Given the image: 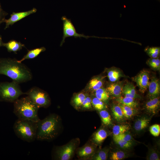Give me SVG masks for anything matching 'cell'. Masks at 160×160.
<instances>
[{
    "label": "cell",
    "instance_id": "obj_30",
    "mask_svg": "<svg viewBox=\"0 0 160 160\" xmlns=\"http://www.w3.org/2000/svg\"><path fill=\"white\" fill-rule=\"evenodd\" d=\"M145 51L151 58H157L160 55V48L158 47H147L145 49Z\"/></svg>",
    "mask_w": 160,
    "mask_h": 160
},
{
    "label": "cell",
    "instance_id": "obj_18",
    "mask_svg": "<svg viewBox=\"0 0 160 160\" xmlns=\"http://www.w3.org/2000/svg\"><path fill=\"white\" fill-rule=\"evenodd\" d=\"M107 136L108 133L104 129L101 128L94 134L92 140L95 143L100 144L103 142Z\"/></svg>",
    "mask_w": 160,
    "mask_h": 160
},
{
    "label": "cell",
    "instance_id": "obj_36",
    "mask_svg": "<svg viewBox=\"0 0 160 160\" xmlns=\"http://www.w3.org/2000/svg\"><path fill=\"white\" fill-rule=\"evenodd\" d=\"M113 137L127 141H131L132 139V137L130 135L125 133L117 136H113Z\"/></svg>",
    "mask_w": 160,
    "mask_h": 160
},
{
    "label": "cell",
    "instance_id": "obj_22",
    "mask_svg": "<svg viewBox=\"0 0 160 160\" xmlns=\"http://www.w3.org/2000/svg\"><path fill=\"white\" fill-rule=\"evenodd\" d=\"M103 84L102 77H97L92 78L90 81L89 88L94 91L102 87Z\"/></svg>",
    "mask_w": 160,
    "mask_h": 160
},
{
    "label": "cell",
    "instance_id": "obj_3",
    "mask_svg": "<svg viewBox=\"0 0 160 160\" xmlns=\"http://www.w3.org/2000/svg\"><path fill=\"white\" fill-rule=\"evenodd\" d=\"M39 108L27 96L14 103L13 112L18 119L37 122L40 120L38 115Z\"/></svg>",
    "mask_w": 160,
    "mask_h": 160
},
{
    "label": "cell",
    "instance_id": "obj_40",
    "mask_svg": "<svg viewBox=\"0 0 160 160\" xmlns=\"http://www.w3.org/2000/svg\"><path fill=\"white\" fill-rule=\"evenodd\" d=\"M3 43L4 42H3L2 40L1 36L0 35V47L3 46Z\"/></svg>",
    "mask_w": 160,
    "mask_h": 160
},
{
    "label": "cell",
    "instance_id": "obj_6",
    "mask_svg": "<svg viewBox=\"0 0 160 160\" xmlns=\"http://www.w3.org/2000/svg\"><path fill=\"white\" fill-rule=\"evenodd\" d=\"M24 94L19 84L15 81L0 83V101L14 103Z\"/></svg>",
    "mask_w": 160,
    "mask_h": 160
},
{
    "label": "cell",
    "instance_id": "obj_24",
    "mask_svg": "<svg viewBox=\"0 0 160 160\" xmlns=\"http://www.w3.org/2000/svg\"><path fill=\"white\" fill-rule=\"evenodd\" d=\"M94 92L95 97L103 102L108 100L110 94L106 89L101 87Z\"/></svg>",
    "mask_w": 160,
    "mask_h": 160
},
{
    "label": "cell",
    "instance_id": "obj_4",
    "mask_svg": "<svg viewBox=\"0 0 160 160\" xmlns=\"http://www.w3.org/2000/svg\"><path fill=\"white\" fill-rule=\"evenodd\" d=\"M37 122L18 119L15 122L13 129L16 135L19 138L28 143L36 139Z\"/></svg>",
    "mask_w": 160,
    "mask_h": 160
},
{
    "label": "cell",
    "instance_id": "obj_9",
    "mask_svg": "<svg viewBox=\"0 0 160 160\" xmlns=\"http://www.w3.org/2000/svg\"><path fill=\"white\" fill-rule=\"evenodd\" d=\"M95 149L93 144L87 142L82 146L78 147L76 153L80 159H90L95 153Z\"/></svg>",
    "mask_w": 160,
    "mask_h": 160
},
{
    "label": "cell",
    "instance_id": "obj_11",
    "mask_svg": "<svg viewBox=\"0 0 160 160\" xmlns=\"http://www.w3.org/2000/svg\"><path fill=\"white\" fill-rule=\"evenodd\" d=\"M37 9L35 8H33L30 10L25 12H13L9 18L8 19H5L4 20V23H5L6 24L4 29L26 17L35 13Z\"/></svg>",
    "mask_w": 160,
    "mask_h": 160
},
{
    "label": "cell",
    "instance_id": "obj_14",
    "mask_svg": "<svg viewBox=\"0 0 160 160\" xmlns=\"http://www.w3.org/2000/svg\"><path fill=\"white\" fill-rule=\"evenodd\" d=\"M6 48L9 52H13L15 54L25 47V45L20 42L15 40H11L8 42L3 44V46Z\"/></svg>",
    "mask_w": 160,
    "mask_h": 160
},
{
    "label": "cell",
    "instance_id": "obj_2",
    "mask_svg": "<svg viewBox=\"0 0 160 160\" xmlns=\"http://www.w3.org/2000/svg\"><path fill=\"white\" fill-rule=\"evenodd\" d=\"M63 129L61 119L58 115L52 113L37 122L36 139L51 141L56 138Z\"/></svg>",
    "mask_w": 160,
    "mask_h": 160
},
{
    "label": "cell",
    "instance_id": "obj_28",
    "mask_svg": "<svg viewBox=\"0 0 160 160\" xmlns=\"http://www.w3.org/2000/svg\"><path fill=\"white\" fill-rule=\"evenodd\" d=\"M129 127L126 125H116L114 126L112 129L113 136H117L125 133L129 129Z\"/></svg>",
    "mask_w": 160,
    "mask_h": 160
},
{
    "label": "cell",
    "instance_id": "obj_16",
    "mask_svg": "<svg viewBox=\"0 0 160 160\" xmlns=\"http://www.w3.org/2000/svg\"><path fill=\"white\" fill-rule=\"evenodd\" d=\"M122 93L124 94L125 97L134 99L139 97L136 93L135 86L130 83H127L123 86Z\"/></svg>",
    "mask_w": 160,
    "mask_h": 160
},
{
    "label": "cell",
    "instance_id": "obj_31",
    "mask_svg": "<svg viewBox=\"0 0 160 160\" xmlns=\"http://www.w3.org/2000/svg\"><path fill=\"white\" fill-rule=\"evenodd\" d=\"M92 103L93 107L99 111L104 109L106 107L103 101L95 97L92 99Z\"/></svg>",
    "mask_w": 160,
    "mask_h": 160
},
{
    "label": "cell",
    "instance_id": "obj_26",
    "mask_svg": "<svg viewBox=\"0 0 160 160\" xmlns=\"http://www.w3.org/2000/svg\"><path fill=\"white\" fill-rule=\"evenodd\" d=\"M99 115L104 125L109 126L112 124L111 116L107 111L105 109L100 111Z\"/></svg>",
    "mask_w": 160,
    "mask_h": 160
},
{
    "label": "cell",
    "instance_id": "obj_37",
    "mask_svg": "<svg viewBox=\"0 0 160 160\" xmlns=\"http://www.w3.org/2000/svg\"><path fill=\"white\" fill-rule=\"evenodd\" d=\"M147 159L150 160H159L160 158L158 153L155 150H151L148 156Z\"/></svg>",
    "mask_w": 160,
    "mask_h": 160
},
{
    "label": "cell",
    "instance_id": "obj_25",
    "mask_svg": "<svg viewBox=\"0 0 160 160\" xmlns=\"http://www.w3.org/2000/svg\"><path fill=\"white\" fill-rule=\"evenodd\" d=\"M111 111L113 117L117 121H120L124 119L122 111L118 105H113Z\"/></svg>",
    "mask_w": 160,
    "mask_h": 160
},
{
    "label": "cell",
    "instance_id": "obj_19",
    "mask_svg": "<svg viewBox=\"0 0 160 160\" xmlns=\"http://www.w3.org/2000/svg\"><path fill=\"white\" fill-rule=\"evenodd\" d=\"M116 100L119 103L135 108L138 105V103L134 98L130 97H121L116 98Z\"/></svg>",
    "mask_w": 160,
    "mask_h": 160
},
{
    "label": "cell",
    "instance_id": "obj_21",
    "mask_svg": "<svg viewBox=\"0 0 160 160\" xmlns=\"http://www.w3.org/2000/svg\"><path fill=\"white\" fill-rule=\"evenodd\" d=\"M86 96L85 94L83 92L77 93L73 96L72 100V103L76 109L78 110L81 107Z\"/></svg>",
    "mask_w": 160,
    "mask_h": 160
},
{
    "label": "cell",
    "instance_id": "obj_8",
    "mask_svg": "<svg viewBox=\"0 0 160 160\" xmlns=\"http://www.w3.org/2000/svg\"><path fill=\"white\" fill-rule=\"evenodd\" d=\"M61 19L63 22V36L60 44V46H61L65 42V39L69 37H73L76 38L83 37L87 39L90 37L107 38L94 36H86L83 34L79 33L77 32L75 28L70 19H68L65 16H62Z\"/></svg>",
    "mask_w": 160,
    "mask_h": 160
},
{
    "label": "cell",
    "instance_id": "obj_29",
    "mask_svg": "<svg viewBox=\"0 0 160 160\" xmlns=\"http://www.w3.org/2000/svg\"><path fill=\"white\" fill-rule=\"evenodd\" d=\"M108 150L104 148L95 153L90 159L95 160H106L108 156Z\"/></svg>",
    "mask_w": 160,
    "mask_h": 160
},
{
    "label": "cell",
    "instance_id": "obj_10",
    "mask_svg": "<svg viewBox=\"0 0 160 160\" xmlns=\"http://www.w3.org/2000/svg\"><path fill=\"white\" fill-rule=\"evenodd\" d=\"M133 80L136 83L140 91L144 93L148 88L149 84V73L146 70H143L133 78Z\"/></svg>",
    "mask_w": 160,
    "mask_h": 160
},
{
    "label": "cell",
    "instance_id": "obj_38",
    "mask_svg": "<svg viewBox=\"0 0 160 160\" xmlns=\"http://www.w3.org/2000/svg\"><path fill=\"white\" fill-rule=\"evenodd\" d=\"M8 14L7 12L3 9L0 3V28L1 24L4 23V20L5 19V17Z\"/></svg>",
    "mask_w": 160,
    "mask_h": 160
},
{
    "label": "cell",
    "instance_id": "obj_12",
    "mask_svg": "<svg viewBox=\"0 0 160 160\" xmlns=\"http://www.w3.org/2000/svg\"><path fill=\"white\" fill-rule=\"evenodd\" d=\"M148 88V96L150 99L158 97L160 91V82L158 79L155 77H152Z\"/></svg>",
    "mask_w": 160,
    "mask_h": 160
},
{
    "label": "cell",
    "instance_id": "obj_20",
    "mask_svg": "<svg viewBox=\"0 0 160 160\" xmlns=\"http://www.w3.org/2000/svg\"><path fill=\"white\" fill-rule=\"evenodd\" d=\"M107 73L109 80L112 82L116 81L121 77L124 76L121 71L115 68L108 70Z\"/></svg>",
    "mask_w": 160,
    "mask_h": 160
},
{
    "label": "cell",
    "instance_id": "obj_27",
    "mask_svg": "<svg viewBox=\"0 0 160 160\" xmlns=\"http://www.w3.org/2000/svg\"><path fill=\"white\" fill-rule=\"evenodd\" d=\"M118 105L121 108L124 117L128 118L131 117L136 113L135 108L127 106L120 103Z\"/></svg>",
    "mask_w": 160,
    "mask_h": 160
},
{
    "label": "cell",
    "instance_id": "obj_39",
    "mask_svg": "<svg viewBox=\"0 0 160 160\" xmlns=\"http://www.w3.org/2000/svg\"><path fill=\"white\" fill-rule=\"evenodd\" d=\"M151 68L154 70L159 71L160 69V60L158 57L157 58L156 62Z\"/></svg>",
    "mask_w": 160,
    "mask_h": 160
},
{
    "label": "cell",
    "instance_id": "obj_1",
    "mask_svg": "<svg viewBox=\"0 0 160 160\" xmlns=\"http://www.w3.org/2000/svg\"><path fill=\"white\" fill-rule=\"evenodd\" d=\"M0 74L6 75L18 84L32 80L33 75L25 64L15 58H0Z\"/></svg>",
    "mask_w": 160,
    "mask_h": 160
},
{
    "label": "cell",
    "instance_id": "obj_7",
    "mask_svg": "<svg viewBox=\"0 0 160 160\" xmlns=\"http://www.w3.org/2000/svg\"><path fill=\"white\" fill-rule=\"evenodd\" d=\"M25 94L39 108H47L51 104V100L48 93L44 91L34 87L31 88Z\"/></svg>",
    "mask_w": 160,
    "mask_h": 160
},
{
    "label": "cell",
    "instance_id": "obj_23",
    "mask_svg": "<svg viewBox=\"0 0 160 160\" xmlns=\"http://www.w3.org/2000/svg\"><path fill=\"white\" fill-rule=\"evenodd\" d=\"M150 120L144 117L138 119L135 122L134 127L137 131H140L145 128L148 125Z\"/></svg>",
    "mask_w": 160,
    "mask_h": 160
},
{
    "label": "cell",
    "instance_id": "obj_13",
    "mask_svg": "<svg viewBox=\"0 0 160 160\" xmlns=\"http://www.w3.org/2000/svg\"><path fill=\"white\" fill-rule=\"evenodd\" d=\"M123 86V82H121L113 83L107 86L106 89L109 94L118 98L121 97Z\"/></svg>",
    "mask_w": 160,
    "mask_h": 160
},
{
    "label": "cell",
    "instance_id": "obj_17",
    "mask_svg": "<svg viewBox=\"0 0 160 160\" xmlns=\"http://www.w3.org/2000/svg\"><path fill=\"white\" fill-rule=\"evenodd\" d=\"M46 50L44 47L36 48L28 51L27 53L19 62H22L25 60L33 59L37 57L41 52L45 51Z\"/></svg>",
    "mask_w": 160,
    "mask_h": 160
},
{
    "label": "cell",
    "instance_id": "obj_32",
    "mask_svg": "<svg viewBox=\"0 0 160 160\" xmlns=\"http://www.w3.org/2000/svg\"><path fill=\"white\" fill-rule=\"evenodd\" d=\"M113 140L116 143L122 148H128L132 145V143L131 141H127L114 137Z\"/></svg>",
    "mask_w": 160,
    "mask_h": 160
},
{
    "label": "cell",
    "instance_id": "obj_5",
    "mask_svg": "<svg viewBox=\"0 0 160 160\" xmlns=\"http://www.w3.org/2000/svg\"><path fill=\"white\" fill-rule=\"evenodd\" d=\"M80 143L79 138L73 139L67 144L56 146L53 149L52 157L53 159L69 160L74 156Z\"/></svg>",
    "mask_w": 160,
    "mask_h": 160
},
{
    "label": "cell",
    "instance_id": "obj_33",
    "mask_svg": "<svg viewBox=\"0 0 160 160\" xmlns=\"http://www.w3.org/2000/svg\"><path fill=\"white\" fill-rule=\"evenodd\" d=\"M125 153L122 151H118L113 152L110 158L112 160H119L122 159L126 157Z\"/></svg>",
    "mask_w": 160,
    "mask_h": 160
},
{
    "label": "cell",
    "instance_id": "obj_35",
    "mask_svg": "<svg viewBox=\"0 0 160 160\" xmlns=\"http://www.w3.org/2000/svg\"><path fill=\"white\" fill-rule=\"evenodd\" d=\"M150 132L153 136L157 137L160 133V126L158 124H155L152 125L150 128Z\"/></svg>",
    "mask_w": 160,
    "mask_h": 160
},
{
    "label": "cell",
    "instance_id": "obj_15",
    "mask_svg": "<svg viewBox=\"0 0 160 160\" xmlns=\"http://www.w3.org/2000/svg\"><path fill=\"white\" fill-rule=\"evenodd\" d=\"M160 102L158 97L150 99L145 105V109L151 113H156L160 106Z\"/></svg>",
    "mask_w": 160,
    "mask_h": 160
},
{
    "label": "cell",
    "instance_id": "obj_34",
    "mask_svg": "<svg viewBox=\"0 0 160 160\" xmlns=\"http://www.w3.org/2000/svg\"><path fill=\"white\" fill-rule=\"evenodd\" d=\"M92 99L89 96H86L81 108L84 110H89L92 108Z\"/></svg>",
    "mask_w": 160,
    "mask_h": 160
}]
</instances>
